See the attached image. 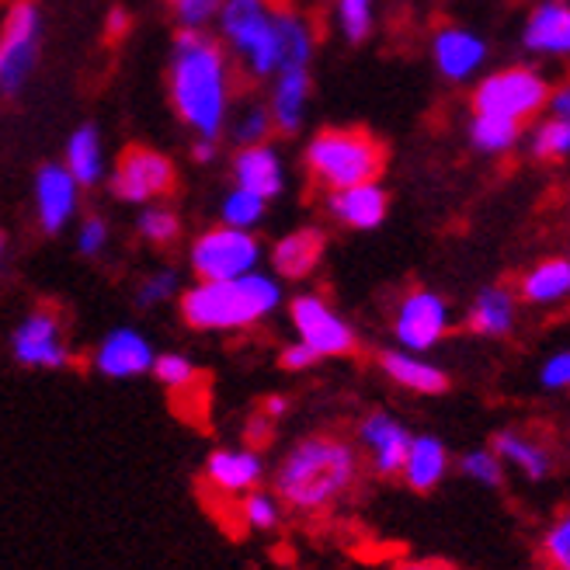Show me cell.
Returning <instances> with one entry per match:
<instances>
[{
	"label": "cell",
	"instance_id": "obj_25",
	"mask_svg": "<svg viewBox=\"0 0 570 570\" xmlns=\"http://www.w3.org/2000/svg\"><path fill=\"white\" fill-rule=\"evenodd\" d=\"M491 449L501 455L504 466L519 470L532 483L547 480L553 473V452L543 442H535L532 435L519 432V428H504V432H498Z\"/></svg>",
	"mask_w": 570,
	"mask_h": 570
},
{
	"label": "cell",
	"instance_id": "obj_40",
	"mask_svg": "<svg viewBox=\"0 0 570 570\" xmlns=\"http://www.w3.org/2000/svg\"><path fill=\"white\" fill-rule=\"evenodd\" d=\"M175 293H178V272L175 268H160V272L142 278L136 299L142 306H164V303H170V296H175Z\"/></svg>",
	"mask_w": 570,
	"mask_h": 570
},
{
	"label": "cell",
	"instance_id": "obj_35",
	"mask_svg": "<svg viewBox=\"0 0 570 570\" xmlns=\"http://www.w3.org/2000/svg\"><path fill=\"white\" fill-rule=\"evenodd\" d=\"M539 557L550 570H570V508H563L539 535Z\"/></svg>",
	"mask_w": 570,
	"mask_h": 570
},
{
	"label": "cell",
	"instance_id": "obj_16",
	"mask_svg": "<svg viewBox=\"0 0 570 570\" xmlns=\"http://www.w3.org/2000/svg\"><path fill=\"white\" fill-rule=\"evenodd\" d=\"M386 209H390V195L380 181H362V185L327 191V213L341 226H348V230H376L386 219Z\"/></svg>",
	"mask_w": 570,
	"mask_h": 570
},
{
	"label": "cell",
	"instance_id": "obj_2",
	"mask_svg": "<svg viewBox=\"0 0 570 570\" xmlns=\"http://www.w3.org/2000/svg\"><path fill=\"white\" fill-rule=\"evenodd\" d=\"M358 476L362 455L348 439L306 435L282 455L272 491L299 515H321L358 488Z\"/></svg>",
	"mask_w": 570,
	"mask_h": 570
},
{
	"label": "cell",
	"instance_id": "obj_39",
	"mask_svg": "<svg viewBox=\"0 0 570 570\" xmlns=\"http://www.w3.org/2000/svg\"><path fill=\"white\" fill-rule=\"evenodd\" d=\"M223 0H181L175 4V21L185 32H209L219 18Z\"/></svg>",
	"mask_w": 570,
	"mask_h": 570
},
{
	"label": "cell",
	"instance_id": "obj_32",
	"mask_svg": "<svg viewBox=\"0 0 570 570\" xmlns=\"http://www.w3.org/2000/svg\"><path fill=\"white\" fill-rule=\"evenodd\" d=\"M265 209H268L265 198H258L254 191L234 185L230 191L223 195V203H219V223L237 226V230H254V226L265 219Z\"/></svg>",
	"mask_w": 570,
	"mask_h": 570
},
{
	"label": "cell",
	"instance_id": "obj_26",
	"mask_svg": "<svg viewBox=\"0 0 570 570\" xmlns=\"http://www.w3.org/2000/svg\"><path fill=\"white\" fill-rule=\"evenodd\" d=\"M63 167L73 175L80 188H95L105 181L108 164H105V142L95 126H80L70 132L67 150H63Z\"/></svg>",
	"mask_w": 570,
	"mask_h": 570
},
{
	"label": "cell",
	"instance_id": "obj_13",
	"mask_svg": "<svg viewBox=\"0 0 570 570\" xmlns=\"http://www.w3.org/2000/svg\"><path fill=\"white\" fill-rule=\"evenodd\" d=\"M411 439L414 435L407 432V424L386 411H373L358 421V449L376 476H401Z\"/></svg>",
	"mask_w": 570,
	"mask_h": 570
},
{
	"label": "cell",
	"instance_id": "obj_47",
	"mask_svg": "<svg viewBox=\"0 0 570 570\" xmlns=\"http://www.w3.org/2000/svg\"><path fill=\"white\" fill-rule=\"evenodd\" d=\"M219 154V142L216 139H195V147H191V160L195 164H213Z\"/></svg>",
	"mask_w": 570,
	"mask_h": 570
},
{
	"label": "cell",
	"instance_id": "obj_49",
	"mask_svg": "<svg viewBox=\"0 0 570 570\" xmlns=\"http://www.w3.org/2000/svg\"><path fill=\"white\" fill-rule=\"evenodd\" d=\"M285 411H289V401H285V396H268L265 407H262V414H265V417H272V421H278Z\"/></svg>",
	"mask_w": 570,
	"mask_h": 570
},
{
	"label": "cell",
	"instance_id": "obj_37",
	"mask_svg": "<svg viewBox=\"0 0 570 570\" xmlns=\"http://www.w3.org/2000/svg\"><path fill=\"white\" fill-rule=\"evenodd\" d=\"M532 154L539 160H563L570 157V119L553 116L532 132Z\"/></svg>",
	"mask_w": 570,
	"mask_h": 570
},
{
	"label": "cell",
	"instance_id": "obj_4",
	"mask_svg": "<svg viewBox=\"0 0 570 570\" xmlns=\"http://www.w3.org/2000/svg\"><path fill=\"white\" fill-rule=\"evenodd\" d=\"M303 164L313 185L334 191L362 181H380V175L386 170V147L368 129L334 126V129H321L306 142Z\"/></svg>",
	"mask_w": 570,
	"mask_h": 570
},
{
	"label": "cell",
	"instance_id": "obj_7",
	"mask_svg": "<svg viewBox=\"0 0 570 570\" xmlns=\"http://www.w3.org/2000/svg\"><path fill=\"white\" fill-rule=\"evenodd\" d=\"M42 11L36 0H11L0 18V95H21L28 77L39 67Z\"/></svg>",
	"mask_w": 570,
	"mask_h": 570
},
{
	"label": "cell",
	"instance_id": "obj_19",
	"mask_svg": "<svg viewBox=\"0 0 570 570\" xmlns=\"http://www.w3.org/2000/svg\"><path fill=\"white\" fill-rule=\"evenodd\" d=\"M265 460L258 449H216L206 460V480L219 494H247L262 483Z\"/></svg>",
	"mask_w": 570,
	"mask_h": 570
},
{
	"label": "cell",
	"instance_id": "obj_45",
	"mask_svg": "<svg viewBox=\"0 0 570 570\" xmlns=\"http://www.w3.org/2000/svg\"><path fill=\"white\" fill-rule=\"evenodd\" d=\"M390 570H452L445 560H432V557H404L396 560Z\"/></svg>",
	"mask_w": 570,
	"mask_h": 570
},
{
	"label": "cell",
	"instance_id": "obj_29",
	"mask_svg": "<svg viewBox=\"0 0 570 570\" xmlns=\"http://www.w3.org/2000/svg\"><path fill=\"white\" fill-rule=\"evenodd\" d=\"M226 129H230V139L237 142V147H254V142H268L272 132H275L268 101H244L240 108L234 105Z\"/></svg>",
	"mask_w": 570,
	"mask_h": 570
},
{
	"label": "cell",
	"instance_id": "obj_5",
	"mask_svg": "<svg viewBox=\"0 0 570 570\" xmlns=\"http://www.w3.org/2000/svg\"><path fill=\"white\" fill-rule=\"evenodd\" d=\"M278 8L272 0H223L216 32L250 80H272L282 63Z\"/></svg>",
	"mask_w": 570,
	"mask_h": 570
},
{
	"label": "cell",
	"instance_id": "obj_38",
	"mask_svg": "<svg viewBox=\"0 0 570 570\" xmlns=\"http://www.w3.org/2000/svg\"><path fill=\"white\" fill-rule=\"evenodd\" d=\"M341 36L348 42H365L373 32V0H334Z\"/></svg>",
	"mask_w": 570,
	"mask_h": 570
},
{
	"label": "cell",
	"instance_id": "obj_33",
	"mask_svg": "<svg viewBox=\"0 0 570 570\" xmlns=\"http://www.w3.org/2000/svg\"><path fill=\"white\" fill-rule=\"evenodd\" d=\"M455 466H460V473L470 483H476V488H488V491H498L501 488V483H504V470H508L501 463V455L491 445H476V449L463 452Z\"/></svg>",
	"mask_w": 570,
	"mask_h": 570
},
{
	"label": "cell",
	"instance_id": "obj_21",
	"mask_svg": "<svg viewBox=\"0 0 570 570\" xmlns=\"http://www.w3.org/2000/svg\"><path fill=\"white\" fill-rule=\"evenodd\" d=\"M435 67L445 80H466L480 70V63L488 60V46L470 28H442L432 42Z\"/></svg>",
	"mask_w": 570,
	"mask_h": 570
},
{
	"label": "cell",
	"instance_id": "obj_17",
	"mask_svg": "<svg viewBox=\"0 0 570 570\" xmlns=\"http://www.w3.org/2000/svg\"><path fill=\"white\" fill-rule=\"evenodd\" d=\"M230 170H234V185L237 188L254 191L258 198H265V203L278 198L282 188H285V164H282V157H278V150L272 147V142L237 147Z\"/></svg>",
	"mask_w": 570,
	"mask_h": 570
},
{
	"label": "cell",
	"instance_id": "obj_18",
	"mask_svg": "<svg viewBox=\"0 0 570 570\" xmlns=\"http://www.w3.org/2000/svg\"><path fill=\"white\" fill-rule=\"evenodd\" d=\"M324 250H327V237L317 230V226H299V230L275 240V247L268 254L272 272H275V278H285V282L309 278L317 272Z\"/></svg>",
	"mask_w": 570,
	"mask_h": 570
},
{
	"label": "cell",
	"instance_id": "obj_14",
	"mask_svg": "<svg viewBox=\"0 0 570 570\" xmlns=\"http://www.w3.org/2000/svg\"><path fill=\"white\" fill-rule=\"evenodd\" d=\"M154 358L157 352L147 334L136 327H116L98 341L91 365L105 380H136L142 373H150Z\"/></svg>",
	"mask_w": 570,
	"mask_h": 570
},
{
	"label": "cell",
	"instance_id": "obj_44",
	"mask_svg": "<svg viewBox=\"0 0 570 570\" xmlns=\"http://www.w3.org/2000/svg\"><path fill=\"white\" fill-rule=\"evenodd\" d=\"M129 28H132V14L126 11V8H111L108 11V18H105V36L108 39H126L129 36Z\"/></svg>",
	"mask_w": 570,
	"mask_h": 570
},
{
	"label": "cell",
	"instance_id": "obj_1",
	"mask_svg": "<svg viewBox=\"0 0 570 570\" xmlns=\"http://www.w3.org/2000/svg\"><path fill=\"white\" fill-rule=\"evenodd\" d=\"M167 98L195 139L219 142L237 98V63L216 36L178 28L167 52Z\"/></svg>",
	"mask_w": 570,
	"mask_h": 570
},
{
	"label": "cell",
	"instance_id": "obj_8",
	"mask_svg": "<svg viewBox=\"0 0 570 570\" xmlns=\"http://www.w3.org/2000/svg\"><path fill=\"white\" fill-rule=\"evenodd\" d=\"M547 101H550V83L529 67L494 70L473 88V111H480V116L515 119L522 126L532 116H539V111L547 108Z\"/></svg>",
	"mask_w": 570,
	"mask_h": 570
},
{
	"label": "cell",
	"instance_id": "obj_15",
	"mask_svg": "<svg viewBox=\"0 0 570 570\" xmlns=\"http://www.w3.org/2000/svg\"><path fill=\"white\" fill-rule=\"evenodd\" d=\"M36 219L46 234H60L77 219L80 209V185L73 181V175L63 164H42L36 185Z\"/></svg>",
	"mask_w": 570,
	"mask_h": 570
},
{
	"label": "cell",
	"instance_id": "obj_28",
	"mask_svg": "<svg viewBox=\"0 0 570 570\" xmlns=\"http://www.w3.org/2000/svg\"><path fill=\"white\" fill-rule=\"evenodd\" d=\"M570 296V262L567 258H547L522 278V299L535 306H553Z\"/></svg>",
	"mask_w": 570,
	"mask_h": 570
},
{
	"label": "cell",
	"instance_id": "obj_27",
	"mask_svg": "<svg viewBox=\"0 0 570 570\" xmlns=\"http://www.w3.org/2000/svg\"><path fill=\"white\" fill-rule=\"evenodd\" d=\"M515 327V296L504 285L483 289L470 306V331L480 337H504Z\"/></svg>",
	"mask_w": 570,
	"mask_h": 570
},
{
	"label": "cell",
	"instance_id": "obj_42",
	"mask_svg": "<svg viewBox=\"0 0 570 570\" xmlns=\"http://www.w3.org/2000/svg\"><path fill=\"white\" fill-rule=\"evenodd\" d=\"M539 383H543V390H553V393L570 390V348L553 352L543 362V368H539Z\"/></svg>",
	"mask_w": 570,
	"mask_h": 570
},
{
	"label": "cell",
	"instance_id": "obj_34",
	"mask_svg": "<svg viewBox=\"0 0 570 570\" xmlns=\"http://www.w3.org/2000/svg\"><path fill=\"white\" fill-rule=\"evenodd\" d=\"M282 508L285 504L278 501L275 491H258V488H254V491L240 494V519L254 532H272V529H278Z\"/></svg>",
	"mask_w": 570,
	"mask_h": 570
},
{
	"label": "cell",
	"instance_id": "obj_22",
	"mask_svg": "<svg viewBox=\"0 0 570 570\" xmlns=\"http://www.w3.org/2000/svg\"><path fill=\"white\" fill-rule=\"evenodd\" d=\"M449 466H452V455L439 435H414L407 445L401 480L414 494H432L435 488H442V480L449 476Z\"/></svg>",
	"mask_w": 570,
	"mask_h": 570
},
{
	"label": "cell",
	"instance_id": "obj_51",
	"mask_svg": "<svg viewBox=\"0 0 570 570\" xmlns=\"http://www.w3.org/2000/svg\"><path fill=\"white\" fill-rule=\"evenodd\" d=\"M164 4H170V8H175V4H181V0H164Z\"/></svg>",
	"mask_w": 570,
	"mask_h": 570
},
{
	"label": "cell",
	"instance_id": "obj_36",
	"mask_svg": "<svg viewBox=\"0 0 570 570\" xmlns=\"http://www.w3.org/2000/svg\"><path fill=\"white\" fill-rule=\"evenodd\" d=\"M154 380L160 383V386H167V390H175V393H181V390H191L195 386V380H198V368H195V362L188 358V355H178V352H167V355H157L154 358Z\"/></svg>",
	"mask_w": 570,
	"mask_h": 570
},
{
	"label": "cell",
	"instance_id": "obj_46",
	"mask_svg": "<svg viewBox=\"0 0 570 570\" xmlns=\"http://www.w3.org/2000/svg\"><path fill=\"white\" fill-rule=\"evenodd\" d=\"M550 111L553 116H560V119H570V80L567 83H560L557 91H550Z\"/></svg>",
	"mask_w": 570,
	"mask_h": 570
},
{
	"label": "cell",
	"instance_id": "obj_43",
	"mask_svg": "<svg viewBox=\"0 0 570 570\" xmlns=\"http://www.w3.org/2000/svg\"><path fill=\"white\" fill-rule=\"evenodd\" d=\"M317 362H321V355L313 352L309 345H303L299 337L293 341V345H285L282 355H278V365H282V368H289V373H303V368H313Z\"/></svg>",
	"mask_w": 570,
	"mask_h": 570
},
{
	"label": "cell",
	"instance_id": "obj_31",
	"mask_svg": "<svg viewBox=\"0 0 570 570\" xmlns=\"http://www.w3.org/2000/svg\"><path fill=\"white\" fill-rule=\"evenodd\" d=\"M136 230H139L142 240L154 244V247H170V244H178V237H181V216L170 206L150 203V206L139 209Z\"/></svg>",
	"mask_w": 570,
	"mask_h": 570
},
{
	"label": "cell",
	"instance_id": "obj_24",
	"mask_svg": "<svg viewBox=\"0 0 570 570\" xmlns=\"http://www.w3.org/2000/svg\"><path fill=\"white\" fill-rule=\"evenodd\" d=\"M380 368L386 373V380H393L396 386H404L411 393H421V396H439V393L449 390L445 368H439L435 362H428L424 355L407 352V348L383 352L380 355Z\"/></svg>",
	"mask_w": 570,
	"mask_h": 570
},
{
	"label": "cell",
	"instance_id": "obj_12",
	"mask_svg": "<svg viewBox=\"0 0 570 570\" xmlns=\"http://www.w3.org/2000/svg\"><path fill=\"white\" fill-rule=\"evenodd\" d=\"M449 334V303L432 289H411L393 313V337L407 352H432Z\"/></svg>",
	"mask_w": 570,
	"mask_h": 570
},
{
	"label": "cell",
	"instance_id": "obj_23",
	"mask_svg": "<svg viewBox=\"0 0 570 570\" xmlns=\"http://www.w3.org/2000/svg\"><path fill=\"white\" fill-rule=\"evenodd\" d=\"M522 42L529 52L543 56H570V4L563 0H543L525 18Z\"/></svg>",
	"mask_w": 570,
	"mask_h": 570
},
{
	"label": "cell",
	"instance_id": "obj_10",
	"mask_svg": "<svg viewBox=\"0 0 570 570\" xmlns=\"http://www.w3.org/2000/svg\"><path fill=\"white\" fill-rule=\"evenodd\" d=\"M289 321L303 345H309L321 358H345L358 348L355 327L317 293H299L289 303Z\"/></svg>",
	"mask_w": 570,
	"mask_h": 570
},
{
	"label": "cell",
	"instance_id": "obj_20",
	"mask_svg": "<svg viewBox=\"0 0 570 570\" xmlns=\"http://www.w3.org/2000/svg\"><path fill=\"white\" fill-rule=\"evenodd\" d=\"M309 101V67H285L272 77V95H268V111L275 132L296 136L306 116Z\"/></svg>",
	"mask_w": 570,
	"mask_h": 570
},
{
	"label": "cell",
	"instance_id": "obj_52",
	"mask_svg": "<svg viewBox=\"0 0 570 570\" xmlns=\"http://www.w3.org/2000/svg\"><path fill=\"white\" fill-rule=\"evenodd\" d=\"M272 4H289V0H272Z\"/></svg>",
	"mask_w": 570,
	"mask_h": 570
},
{
	"label": "cell",
	"instance_id": "obj_41",
	"mask_svg": "<svg viewBox=\"0 0 570 570\" xmlns=\"http://www.w3.org/2000/svg\"><path fill=\"white\" fill-rule=\"evenodd\" d=\"M108 247V223L101 216H83L77 226V250L83 258H98Z\"/></svg>",
	"mask_w": 570,
	"mask_h": 570
},
{
	"label": "cell",
	"instance_id": "obj_9",
	"mask_svg": "<svg viewBox=\"0 0 570 570\" xmlns=\"http://www.w3.org/2000/svg\"><path fill=\"white\" fill-rule=\"evenodd\" d=\"M178 185V167L167 154L154 147H126L111 170L108 188L126 206H150L167 198Z\"/></svg>",
	"mask_w": 570,
	"mask_h": 570
},
{
	"label": "cell",
	"instance_id": "obj_48",
	"mask_svg": "<svg viewBox=\"0 0 570 570\" xmlns=\"http://www.w3.org/2000/svg\"><path fill=\"white\" fill-rule=\"evenodd\" d=\"M268 435H272V417H265V414H258L250 424H247V439L254 442V445H262V442H268Z\"/></svg>",
	"mask_w": 570,
	"mask_h": 570
},
{
	"label": "cell",
	"instance_id": "obj_50",
	"mask_svg": "<svg viewBox=\"0 0 570 570\" xmlns=\"http://www.w3.org/2000/svg\"><path fill=\"white\" fill-rule=\"evenodd\" d=\"M4 250H8V240H4V234H0V262H4Z\"/></svg>",
	"mask_w": 570,
	"mask_h": 570
},
{
	"label": "cell",
	"instance_id": "obj_30",
	"mask_svg": "<svg viewBox=\"0 0 570 570\" xmlns=\"http://www.w3.org/2000/svg\"><path fill=\"white\" fill-rule=\"evenodd\" d=\"M470 139H473V147L483 154H504L522 139V122L501 119V116H480V111H473Z\"/></svg>",
	"mask_w": 570,
	"mask_h": 570
},
{
	"label": "cell",
	"instance_id": "obj_11",
	"mask_svg": "<svg viewBox=\"0 0 570 570\" xmlns=\"http://www.w3.org/2000/svg\"><path fill=\"white\" fill-rule=\"evenodd\" d=\"M11 355L24 368H70L73 365V348L63 327V317L52 306H39L14 327L11 334Z\"/></svg>",
	"mask_w": 570,
	"mask_h": 570
},
{
	"label": "cell",
	"instance_id": "obj_3",
	"mask_svg": "<svg viewBox=\"0 0 570 570\" xmlns=\"http://www.w3.org/2000/svg\"><path fill=\"white\" fill-rule=\"evenodd\" d=\"M278 306H282V285L275 275H265L262 268L226 282H195L178 299L181 321L191 331H206V334L250 331L254 324L268 321Z\"/></svg>",
	"mask_w": 570,
	"mask_h": 570
},
{
	"label": "cell",
	"instance_id": "obj_6",
	"mask_svg": "<svg viewBox=\"0 0 570 570\" xmlns=\"http://www.w3.org/2000/svg\"><path fill=\"white\" fill-rule=\"evenodd\" d=\"M262 265V240L254 230L216 223L188 244V268L195 282H226Z\"/></svg>",
	"mask_w": 570,
	"mask_h": 570
}]
</instances>
